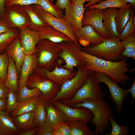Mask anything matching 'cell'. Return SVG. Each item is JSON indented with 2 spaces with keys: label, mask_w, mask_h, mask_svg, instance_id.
<instances>
[{
  "label": "cell",
  "mask_w": 135,
  "mask_h": 135,
  "mask_svg": "<svg viewBox=\"0 0 135 135\" xmlns=\"http://www.w3.org/2000/svg\"><path fill=\"white\" fill-rule=\"evenodd\" d=\"M9 89L2 82L0 83V99H6Z\"/></svg>",
  "instance_id": "7bdbcfd3"
},
{
  "label": "cell",
  "mask_w": 135,
  "mask_h": 135,
  "mask_svg": "<svg viewBox=\"0 0 135 135\" xmlns=\"http://www.w3.org/2000/svg\"><path fill=\"white\" fill-rule=\"evenodd\" d=\"M124 50L122 55L126 58H132L135 60V33L129 36L124 40L121 41Z\"/></svg>",
  "instance_id": "4dcf8cb0"
},
{
  "label": "cell",
  "mask_w": 135,
  "mask_h": 135,
  "mask_svg": "<svg viewBox=\"0 0 135 135\" xmlns=\"http://www.w3.org/2000/svg\"><path fill=\"white\" fill-rule=\"evenodd\" d=\"M41 99L40 96L19 102L17 108L10 113L9 115L12 117L22 114L33 111Z\"/></svg>",
  "instance_id": "83f0119b"
},
{
  "label": "cell",
  "mask_w": 135,
  "mask_h": 135,
  "mask_svg": "<svg viewBox=\"0 0 135 135\" xmlns=\"http://www.w3.org/2000/svg\"><path fill=\"white\" fill-rule=\"evenodd\" d=\"M63 61L61 58L59 60L56 67L52 71L38 66L34 72L53 81L61 87L64 82L72 78L76 73L75 70L58 67V66L61 65Z\"/></svg>",
  "instance_id": "7c38bea8"
},
{
  "label": "cell",
  "mask_w": 135,
  "mask_h": 135,
  "mask_svg": "<svg viewBox=\"0 0 135 135\" xmlns=\"http://www.w3.org/2000/svg\"><path fill=\"white\" fill-rule=\"evenodd\" d=\"M134 11L133 10L128 21L125 26L121 33L120 34L119 38L121 41L126 39L130 34L135 32V25L133 22L134 16Z\"/></svg>",
  "instance_id": "74e56055"
},
{
  "label": "cell",
  "mask_w": 135,
  "mask_h": 135,
  "mask_svg": "<svg viewBox=\"0 0 135 135\" xmlns=\"http://www.w3.org/2000/svg\"><path fill=\"white\" fill-rule=\"evenodd\" d=\"M5 0H0V14L2 16L5 10Z\"/></svg>",
  "instance_id": "c3c4849f"
},
{
  "label": "cell",
  "mask_w": 135,
  "mask_h": 135,
  "mask_svg": "<svg viewBox=\"0 0 135 135\" xmlns=\"http://www.w3.org/2000/svg\"><path fill=\"white\" fill-rule=\"evenodd\" d=\"M22 6L30 19V22L28 26L29 28L38 32L49 26L36 11L32 5Z\"/></svg>",
  "instance_id": "d4e9b609"
},
{
  "label": "cell",
  "mask_w": 135,
  "mask_h": 135,
  "mask_svg": "<svg viewBox=\"0 0 135 135\" xmlns=\"http://www.w3.org/2000/svg\"><path fill=\"white\" fill-rule=\"evenodd\" d=\"M18 28H14L8 32L0 34V54H2L9 44L18 35Z\"/></svg>",
  "instance_id": "d6a6232c"
},
{
  "label": "cell",
  "mask_w": 135,
  "mask_h": 135,
  "mask_svg": "<svg viewBox=\"0 0 135 135\" xmlns=\"http://www.w3.org/2000/svg\"><path fill=\"white\" fill-rule=\"evenodd\" d=\"M61 52L57 43L46 39H40L34 53L38 66L50 71L52 70L57 64Z\"/></svg>",
  "instance_id": "277c9868"
},
{
  "label": "cell",
  "mask_w": 135,
  "mask_h": 135,
  "mask_svg": "<svg viewBox=\"0 0 135 135\" xmlns=\"http://www.w3.org/2000/svg\"><path fill=\"white\" fill-rule=\"evenodd\" d=\"M80 107L86 108L92 113L93 118L91 123L96 127L94 131L95 135H103L107 130L110 128L109 119L112 115L113 112L108 102L104 99L98 100L86 99L71 107Z\"/></svg>",
  "instance_id": "7a4b0ae2"
},
{
  "label": "cell",
  "mask_w": 135,
  "mask_h": 135,
  "mask_svg": "<svg viewBox=\"0 0 135 135\" xmlns=\"http://www.w3.org/2000/svg\"><path fill=\"white\" fill-rule=\"evenodd\" d=\"M1 82H2V81L1 80H0V83Z\"/></svg>",
  "instance_id": "6f0895ef"
},
{
  "label": "cell",
  "mask_w": 135,
  "mask_h": 135,
  "mask_svg": "<svg viewBox=\"0 0 135 135\" xmlns=\"http://www.w3.org/2000/svg\"><path fill=\"white\" fill-rule=\"evenodd\" d=\"M78 4H84L86 2H89L91 0H72Z\"/></svg>",
  "instance_id": "f5cc1de1"
},
{
  "label": "cell",
  "mask_w": 135,
  "mask_h": 135,
  "mask_svg": "<svg viewBox=\"0 0 135 135\" xmlns=\"http://www.w3.org/2000/svg\"><path fill=\"white\" fill-rule=\"evenodd\" d=\"M26 86L29 89L38 88L42 93L41 99L46 102L54 98L61 88L53 81L34 72L30 76Z\"/></svg>",
  "instance_id": "ba28073f"
},
{
  "label": "cell",
  "mask_w": 135,
  "mask_h": 135,
  "mask_svg": "<svg viewBox=\"0 0 135 135\" xmlns=\"http://www.w3.org/2000/svg\"><path fill=\"white\" fill-rule=\"evenodd\" d=\"M20 132L12 118L5 111H0V135H18Z\"/></svg>",
  "instance_id": "7402d4cb"
},
{
  "label": "cell",
  "mask_w": 135,
  "mask_h": 135,
  "mask_svg": "<svg viewBox=\"0 0 135 135\" xmlns=\"http://www.w3.org/2000/svg\"><path fill=\"white\" fill-rule=\"evenodd\" d=\"M79 44L84 48L88 46L90 44L88 41L80 39L78 40Z\"/></svg>",
  "instance_id": "f907efd6"
},
{
  "label": "cell",
  "mask_w": 135,
  "mask_h": 135,
  "mask_svg": "<svg viewBox=\"0 0 135 135\" xmlns=\"http://www.w3.org/2000/svg\"><path fill=\"white\" fill-rule=\"evenodd\" d=\"M65 122L70 127L72 135H95L94 131L91 130L86 123L68 119Z\"/></svg>",
  "instance_id": "f1b7e54d"
},
{
  "label": "cell",
  "mask_w": 135,
  "mask_h": 135,
  "mask_svg": "<svg viewBox=\"0 0 135 135\" xmlns=\"http://www.w3.org/2000/svg\"><path fill=\"white\" fill-rule=\"evenodd\" d=\"M46 117L45 123L52 128L66 118L62 112L55 106L50 100L46 102Z\"/></svg>",
  "instance_id": "44dd1931"
},
{
  "label": "cell",
  "mask_w": 135,
  "mask_h": 135,
  "mask_svg": "<svg viewBox=\"0 0 135 135\" xmlns=\"http://www.w3.org/2000/svg\"><path fill=\"white\" fill-rule=\"evenodd\" d=\"M40 91L38 88H34L29 89L26 86L21 88H19L17 95L18 102L41 96Z\"/></svg>",
  "instance_id": "836d02e7"
},
{
  "label": "cell",
  "mask_w": 135,
  "mask_h": 135,
  "mask_svg": "<svg viewBox=\"0 0 135 135\" xmlns=\"http://www.w3.org/2000/svg\"><path fill=\"white\" fill-rule=\"evenodd\" d=\"M38 128H36L25 132L20 133L18 135H34Z\"/></svg>",
  "instance_id": "7dc6e473"
},
{
  "label": "cell",
  "mask_w": 135,
  "mask_h": 135,
  "mask_svg": "<svg viewBox=\"0 0 135 135\" xmlns=\"http://www.w3.org/2000/svg\"><path fill=\"white\" fill-rule=\"evenodd\" d=\"M56 107L60 110L66 119H70L86 123L91 122L93 115L90 110L83 107H72L57 100H50Z\"/></svg>",
  "instance_id": "4fadbf2b"
},
{
  "label": "cell",
  "mask_w": 135,
  "mask_h": 135,
  "mask_svg": "<svg viewBox=\"0 0 135 135\" xmlns=\"http://www.w3.org/2000/svg\"><path fill=\"white\" fill-rule=\"evenodd\" d=\"M37 66V59L34 54L26 55L22 66L18 89L26 86L30 76Z\"/></svg>",
  "instance_id": "ac0fdd59"
},
{
  "label": "cell",
  "mask_w": 135,
  "mask_h": 135,
  "mask_svg": "<svg viewBox=\"0 0 135 135\" xmlns=\"http://www.w3.org/2000/svg\"><path fill=\"white\" fill-rule=\"evenodd\" d=\"M46 102L41 99L34 110V121L39 128L45 123L46 117V112L45 108Z\"/></svg>",
  "instance_id": "f546056e"
},
{
  "label": "cell",
  "mask_w": 135,
  "mask_h": 135,
  "mask_svg": "<svg viewBox=\"0 0 135 135\" xmlns=\"http://www.w3.org/2000/svg\"><path fill=\"white\" fill-rule=\"evenodd\" d=\"M39 0H5V6L17 4L24 6L37 4Z\"/></svg>",
  "instance_id": "ab89813d"
},
{
  "label": "cell",
  "mask_w": 135,
  "mask_h": 135,
  "mask_svg": "<svg viewBox=\"0 0 135 135\" xmlns=\"http://www.w3.org/2000/svg\"><path fill=\"white\" fill-rule=\"evenodd\" d=\"M38 32L40 39H46L56 43L72 40L65 34L50 25Z\"/></svg>",
  "instance_id": "603a6c76"
},
{
  "label": "cell",
  "mask_w": 135,
  "mask_h": 135,
  "mask_svg": "<svg viewBox=\"0 0 135 135\" xmlns=\"http://www.w3.org/2000/svg\"><path fill=\"white\" fill-rule=\"evenodd\" d=\"M119 38H106L102 43L97 45L82 48L81 50L98 58L109 61L116 62L123 56L124 50Z\"/></svg>",
  "instance_id": "3957f363"
},
{
  "label": "cell",
  "mask_w": 135,
  "mask_h": 135,
  "mask_svg": "<svg viewBox=\"0 0 135 135\" xmlns=\"http://www.w3.org/2000/svg\"><path fill=\"white\" fill-rule=\"evenodd\" d=\"M80 52L84 58L86 64L84 67L87 70L104 73L124 85H126V82L130 80L126 73L132 72L135 68H128L129 64L126 62V57L123 56L119 61L113 62L98 58L81 50Z\"/></svg>",
  "instance_id": "6da1fadb"
},
{
  "label": "cell",
  "mask_w": 135,
  "mask_h": 135,
  "mask_svg": "<svg viewBox=\"0 0 135 135\" xmlns=\"http://www.w3.org/2000/svg\"><path fill=\"white\" fill-rule=\"evenodd\" d=\"M95 72L97 81L99 83L105 84L108 87L110 98L116 106V110L117 112L120 113L122 110L124 101L129 93L128 90L120 88L116 82L107 75L99 72Z\"/></svg>",
  "instance_id": "9c48e42d"
},
{
  "label": "cell",
  "mask_w": 135,
  "mask_h": 135,
  "mask_svg": "<svg viewBox=\"0 0 135 135\" xmlns=\"http://www.w3.org/2000/svg\"><path fill=\"white\" fill-rule=\"evenodd\" d=\"M4 52L8 58L14 60L18 75L20 76L22 66L26 55L22 48L18 36L9 44Z\"/></svg>",
  "instance_id": "e0dca14e"
},
{
  "label": "cell",
  "mask_w": 135,
  "mask_h": 135,
  "mask_svg": "<svg viewBox=\"0 0 135 135\" xmlns=\"http://www.w3.org/2000/svg\"><path fill=\"white\" fill-rule=\"evenodd\" d=\"M10 29L3 19H0V34L8 32Z\"/></svg>",
  "instance_id": "f6af8a7d"
},
{
  "label": "cell",
  "mask_w": 135,
  "mask_h": 135,
  "mask_svg": "<svg viewBox=\"0 0 135 135\" xmlns=\"http://www.w3.org/2000/svg\"><path fill=\"white\" fill-rule=\"evenodd\" d=\"M75 34L78 40L82 39L89 42L92 46L103 42L106 38L94 31L90 26H83Z\"/></svg>",
  "instance_id": "ffe728a7"
},
{
  "label": "cell",
  "mask_w": 135,
  "mask_h": 135,
  "mask_svg": "<svg viewBox=\"0 0 135 135\" xmlns=\"http://www.w3.org/2000/svg\"><path fill=\"white\" fill-rule=\"evenodd\" d=\"M133 8L130 3L124 5L118 10L115 19L117 31L120 34L129 20Z\"/></svg>",
  "instance_id": "484cf974"
},
{
  "label": "cell",
  "mask_w": 135,
  "mask_h": 135,
  "mask_svg": "<svg viewBox=\"0 0 135 135\" xmlns=\"http://www.w3.org/2000/svg\"><path fill=\"white\" fill-rule=\"evenodd\" d=\"M76 74L64 82L56 96L50 100H57L62 102L72 98L83 86L87 80L90 71L83 66L76 67Z\"/></svg>",
  "instance_id": "8992f818"
},
{
  "label": "cell",
  "mask_w": 135,
  "mask_h": 135,
  "mask_svg": "<svg viewBox=\"0 0 135 135\" xmlns=\"http://www.w3.org/2000/svg\"><path fill=\"white\" fill-rule=\"evenodd\" d=\"M133 22L134 24L135 25V16H134V17L133 19Z\"/></svg>",
  "instance_id": "11a10c76"
},
{
  "label": "cell",
  "mask_w": 135,
  "mask_h": 135,
  "mask_svg": "<svg viewBox=\"0 0 135 135\" xmlns=\"http://www.w3.org/2000/svg\"><path fill=\"white\" fill-rule=\"evenodd\" d=\"M32 5L36 11L48 24L65 34L78 46L82 48L72 27L66 19L64 18L60 19L53 16L37 4Z\"/></svg>",
  "instance_id": "8fae6325"
},
{
  "label": "cell",
  "mask_w": 135,
  "mask_h": 135,
  "mask_svg": "<svg viewBox=\"0 0 135 135\" xmlns=\"http://www.w3.org/2000/svg\"><path fill=\"white\" fill-rule=\"evenodd\" d=\"M6 100L0 99V111H5Z\"/></svg>",
  "instance_id": "681fc988"
},
{
  "label": "cell",
  "mask_w": 135,
  "mask_h": 135,
  "mask_svg": "<svg viewBox=\"0 0 135 135\" xmlns=\"http://www.w3.org/2000/svg\"><path fill=\"white\" fill-rule=\"evenodd\" d=\"M12 118L20 133L38 127L34 121L33 111L22 114Z\"/></svg>",
  "instance_id": "cb8c5ba5"
},
{
  "label": "cell",
  "mask_w": 135,
  "mask_h": 135,
  "mask_svg": "<svg viewBox=\"0 0 135 135\" xmlns=\"http://www.w3.org/2000/svg\"><path fill=\"white\" fill-rule=\"evenodd\" d=\"M50 2H51L53 3V2L54 0H49Z\"/></svg>",
  "instance_id": "9f6ffc18"
},
{
  "label": "cell",
  "mask_w": 135,
  "mask_h": 135,
  "mask_svg": "<svg viewBox=\"0 0 135 135\" xmlns=\"http://www.w3.org/2000/svg\"><path fill=\"white\" fill-rule=\"evenodd\" d=\"M102 0H91L86 4L84 5V7L86 8H87L90 6L96 4Z\"/></svg>",
  "instance_id": "816d5d0a"
},
{
  "label": "cell",
  "mask_w": 135,
  "mask_h": 135,
  "mask_svg": "<svg viewBox=\"0 0 135 135\" xmlns=\"http://www.w3.org/2000/svg\"><path fill=\"white\" fill-rule=\"evenodd\" d=\"M55 127L59 129L62 135H72L70 127L65 122L60 123Z\"/></svg>",
  "instance_id": "b9f144b4"
},
{
  "label": "cell",
  "mask_w": 135,
  "mask_h": 135,
  "mask_svg": "<svg viewBox=\"0 0 135 135\" xmlns=\"http://www.w3.org/2000/svg\"><path fill=\"white\" fill-rule=\"evenodd\" d=\"M127 3L129 2L132 6L134 8H135V0H124Z\"/></svg>",
  "instance_id": "db71d44e"
},
{
  "label": "cell",
  "mask_w": 135,
  "mask_h": 135,
  "mask_svg": "<svg viewBox=\"0 0 135 135\" xmlns=\"http://www.w3.org/2000/svg\"><path fill=\"white\" fill-rule=\"evenodd\" d=\"M21 46L25 54H34L40 38L38 32L28 27L20 30L18 35Z\"/></svg>",
  "instance_id": "2e32d148"
},
{
  "label": "cell",
  "mask_w": 135,
  "mask_h": 135,
  "mask_svg": "<svg viewBox=\"0 0 135 135\" xmlns=\"http://www.w3.org/2000/svg\"><path fill=\"white\" fill-rule=\"evenodd\" d=\"M128 92L130 93L132 96V99L131 102L132 105L135 97V79L134 80L133 84L130 88L128 90Z\"/></svg>",
  "instance_id": "bcb514c9"
},
{
  "label": "cell",
  "mask_w": 135,
  "mask_h": 135,
  "mask_svg": "<svg viewBox=\"0 0 135 135\" xmlns=\"http://www.w3.org/2000/svg\"><path fill=\"white\" fill-rule=\"evenodd\" d=\"M9 64L6 78L4 83L9 89H10L17 94L18 88V74L14 60L9 58Z\"/></svg>",
  "instance_id": "4316f807"
},
{
  "label": "cell",
  "mask_w": 135,
  "mask_h": 135,
  "mask_svg": "<svg viewBox=\"0 0 135 135\" xmlns=\"http://www.w3.org/2000/svg\"><path fill=\"white\" fill-rule=\"evenodd\" d=\"M127 3L124 0H102L98 4L91 5L87 8H96L100 10H104L110 8H119Z\"/></svg>",
  "instance_id": "e575fe53"
},
{
  "label": "cell",
  "mask_w": 135,
  "mask_h": 135,
  "mask_svg": "<svg viewBox=\"0 0 135 135\" xmlns=\"http://www.w3.org/2000/svg\"><path fill=\"white\" fill-rule=\"evenodd\" d=\"M84 4H78L70 0L68 4L64 9L63 18L69 22L75 34L83 26L82 22L84 11L87 9Z\"/></svg>",
  "instance_id": "9a60e30c"
},
{
  "label": "cell",
  "mask_w": 135,
  "mask_h": 135,
  "mask_svg": "<svg viewBox=\"0 0 135 135\" xmlns=\"http://www.w3.org/2000/svg\"><path fill=\"white\" fill-rule=\"evenodd\" d=\"M5 10L2 19L10 28L20 30L28 27L30 20L22 6L15 4L5 6Z\"/></svg>",
  "instance_id": "30bf717a"
},
{
  "label": "cell",
  "mask_w": 135,
  "mask_h": 135,
  "mask_svg": "<svg viewBox=\"0 0 135 135\" xmlns=\"http://www.w3.org/2000/svg\"><path fill=\"white\" fill-rule=\"evenodd\" d=\"M118 10L116 8L104 9L102 22L105 30L111 38H119L120 34L117 31L115 17Z\"/></svg>",
  "instance_id": "d6986e66"
},
{
  "label": "cell",
  "mask_w": 135,
  "mask_h": 135,
  "mask_svg": "<svg viewBox=\"0 0 135 135\" xmlns=\"http://www.w3.org/2000/svg\"><path fill=\"white\" fill-rule=\"evenodd\" d=\"M109 121L112 129L110 133H106L104 135H128L130 131V128L127 126H121L114 120L113 116L109 118Z\"/></svg>",
  "instance_id": "d590c367"
},
{
  "label": "cell",
  "mask_w": 135,
  "mask_h": 135,
  "mask_svg": "<svg viewBox=\"0 0 135 135\" xmlns=\"http://www.w3.org/2000/svg\"><path fill=\"white\" fill-rule=\"evenodd\" d=\"M104 92L100 83L96 80L95 72L90 71L86 81L74 96L70 99L62 102L71 107L86 99L98 100L104 99Z\"/></svg>",
  "instance_id": "5b68a950"
},
{
  "label": "cell",
  "mask_w": 135,
  "mask_h": 135,
  "mask_svg": "<svg viewBox=\"0 0 135 135\" xmlns=\"http://www.w3.org/2000/svg\"><path fill=\"white\" fill-rule=\"evenodd\" d=\"M18 104L17 94L12 90L9 89L5 111L9 114L17 108Z\"/></svg>",
  "instance_id": "8d00e7d4"
},
{
  "label": "cell",
  "mask_w": 135,
  "mask_h": 135,
  "mask_svg": "<svg viewBox=\"0 0 135 135\" xmlns=\"http://www.w3.org/2000/svg\"><path fill=\"white\" fill-rule=\"evenodd\" d=\"M9 58L4 52L0 54V79L4 83L7 74L9 64Z\"/></svg>",
  "instance_id": "f35d334b"
},
{
  "label": "cell",
  "mask_w": 135,
  "mask_h": 135,
  "mask_svg": "<svg viewBox=\"0 0 135 135\" xmlns=\"http://www.w3.org/2000/svg\"></svg>",
  "instance_id": "680465c9"
},
{
  "label": "cell",
  "mask_w": 135,
  "mask_h": 135,
  "mask_svg": "<svg viewBox=\"0 0 135 135\" xmlns=\"http://www.w3.org/2000/svg\"><path fill=\"white\" fill-rule=\"evenodd\" d=\"M104 9L96 8L86 9L84 14L82 22L83 26L90 25L95 31L106 38H111L106 31L102 22Z\"/></svg>",
  "instance_id": "5bb4252c"
},
{
  "label": "cell",
  "mask_w": 135,
  "mask_h": 135,
  "mask_svg": "<svg viewBox=\"0 0 135 135\" xmlns=\"http://www.w3.org/2000/svg\"><path fill=\"white\" fill-rule=\"evenodd\" d=\"M53 129L48 124L45 123L38 128L34 135H53Z\"/></svg>",
  "instance_id": "60d3db41"
},
{
  "label": "cell",
  "mask_w": 135,
  "mask_h": 135,
  "mask_svg": "<svg viewBox=\"0 0 135 135\" xmlns=\"http://www.w3.org/2000/svg\"><path fill=\"white\" fill-rule=\"evenodd\" d=\"M37 4L53 16L60 19L63 18L64 14L62 10L56 4H53L49 0H39Z\"/></svg>",
  "instance_id": "1f68e13d"
},
{
  "label": "cell",
  "mask_w": 135,
  "mask_h": 135,
  "mask_svg": "<svg viewBox=\"0 0 135 135\" xmlns=\"http://www.w3.org/2000/svg\"><path fill=\"white\" fill-rule=\"evenodd\" d=\"M57 44L62 50L60 58L66 62L65 64L60 65L58 67L74 70V67L78 66H84L86 62L80 52L82 48L74 41H63Z\"/></svg>",
  "instance_id": "52a82bcc"
},
{
  "label": "cell",
  "mask_w": 135,
  "mask_h": 135,
  "mask_svg": "<svg viewBox=\"0 0 135 135\" xmlns=\"http://www.w3.org/2000/svg\"><path fill=\"white\" fill-rule=\"evenodd\" d=\"M70 0H57L56 4L61 10H64L69 3Z\"/></svg>",
  "instance_id": "ee69618b"
}]
</instances>
